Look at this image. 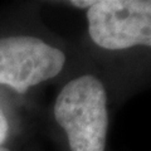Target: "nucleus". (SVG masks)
<instances>
[{
	"label": "nucleus",
	"instance_id": "1",
	"mask_svg": "<svg viewBox=\"0 0 151 151\" xmlns=\"http://www.w3.org/2000/svg\"><path fill=\"white\" fill-rule=\"evenodd\" d=\"M54 117L67 134L72 151H105L107 97L94 76H81L65 84L55 100Z\"/></svg>",
	"mask_w": 151,
	"mask_h": 151
},
{
	"label": "nucleus",
	"instance_id": "2",
	"mask_svg": "<svg viewBox=\"0 0 151 151\" xmlns=\"http://www.w3.org/2000/svg\"><path fill=\"white\" fill-rule=\"evenodd\" d=\"M87 19L89 35L101 48L151 47V0H97Z\"/></svg>",
	"mask_w": 151,
	"mask_h": 151
},
{
	"label": "nucleus",
	"instance_id": "3",
	"mask_svg": "<svg viewBox=\"0 0 151 151\" xmlns=\"http://www.w3.org/2000/svg\"><path fill=\"white\" fill-rule=\"evenodd\" d=\"M64 63L63 52L39 38L18 35L0 39V84L18 93L55 77Z\"/></svg>",
	"mask_w": 151,
	"mask_h": 151
},
{
	"label": "nucleus",
	"instance_id": "4",
	"mask_svg": "<svg viewBox=\"0 0 151 151\" xmlns=\"http://www.w3.org/2000/svg\"><path fill=\"white\" fill-rule=\"evenodd\" d=\"M8 131H9V125H8V120L0 106V146L4 144V141L6 140L8 136Z\"/></svg>",
	"mask_w": 151,
	"mask_h": 151
},
{
	"label": "nucleus",
	"instance_id": "5",
	"mask_svg": "<svg viewBox=\"0 0 151 151\" xmlns=\"http://www.w3.org/2000/svg\"><path fill=\"white\" fill-rule=\"evenodd\" d=\"M70 4L74 6H78V8H89L93 4V1H70Z\"/></svg>",
	"mask_w": 151,
	"mask_h": 151
},
{
	"label": "nucleus",
	"instance_id": "6",
	"mask_svg": "<svg viewBox=\"0 0 151 151\" xmlns=\"http://www.w3.org/2000/svg\"><path fill=\"white\" fill-rule=\"evenodd\" d=\"M0 151H10V150H8L6 147H3V146H0Z\"/></svg>",
	"mask_w": 151,
	"mask_h": 151
}]
</instances>
